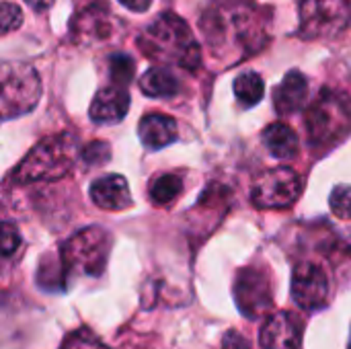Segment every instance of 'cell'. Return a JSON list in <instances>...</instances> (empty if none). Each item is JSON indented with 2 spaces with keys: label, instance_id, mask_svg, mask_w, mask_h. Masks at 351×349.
Here are the masks:
<instances>
[{
  "label": "cell",
  "instance_id": "obj_3",
  "mask_svg": "<svg viewBox=\"0 0 351 349\" xmlns=\"http://www.w3.org/2000/svg\"><path fill=\"white\" fill-rule=\"evenodd\" d=\"M78 156L76 138L70 134H56L43 138L33 150L23 158L14 171V181L35 183V181H53L68 175Z\"/></svg>",
  "mask_w": 351,
  "mask_h": 349
},
{
  "label": "cell",
  "instance_id": "obj_13",
  "mask_svg": "<svg viewBox=\"0 0 351 349\" xmlns=\"http://www.w3.org/2000/svg\"><path fill=\"white\" fill-rule=\"evenodd\" d=\"M90 197L93 202L111 212H119L132 206V193L128 187V181L121 175H103L90 185Z\"/></svg>",
  "mask_w": 351,
  "mask_h": 349
},
{
  "label": "cell",
  "instance_id": "obj_20",
  "mask_svg": "<svg viewBox=\"0 0 351 349\" xmlns=\"http://www.w3.org/2000/svg\"><path fill=\"white\" fill-rule=\"evenodd\" d=\"M234 95L241 101L243 107L257 105L265 95V82L257 72H243L234 80Z\"/></svg>",
  "mask_w": 351,
  "mask_h": 349
},
{
  "label": "cell",
  "instance_id": "obj_12",
  "mask_svg": "<svg viewBox=\"0 0 351 349\" xmlns=\"http://www.w3.org/2000/svg\"><path fill=\"white\" fill-rule=\"evenodd\" d=\"M130 95L121 86H105L101 88L90 103V119L95 123H115L128 115Z\"/></svg>",
  "mask_w": 351,
  "mask_h": 349
},
{
  "label": "cell",
  "instance_id": "obj_15",
  "mask_svg": "<svg viewBox=\"0 0 351 349\" xmlns=\"http://www.w3.org/2000/svg\"><path fill=\"white\" fill-rule=\"evenodd\" d=\"M140 140L150 150H160L177 140V121L162 113H148L138 125Z\"/></svg>",
  "mask_w": 351,
  "mask_h": 349
},
{
  "label": "cell",
  "instance_id": "obj_30",
  "mask_svg": "<svg viewBox=\"0 0 351 349\" xmlns=\"http://www.w3.org/2000/svg\"><path fill=\"white\" fill-rule=\"evenodd\" d=\"M29 6H33L35 10H45L53 4V0H25Z\"/></svg>",
  "mask_w": 351,
  "mask_h": 349
},
{
  "label": "cell",
  "instance_id": "obj_2",
  "mask_svg": "<svg viewBox=\"0 0 351 349\" xmlns=\"http://www.w3.org/2000/svg\"><path fill=\"white\" fill-rule=\"evenodd\" d=\"M142 53L154 62L173 64L185 70H195L202 62L199 45L183 19L165 12L152 21L138 37Z\"/></svg>",
  "mask_w": 351,
  "mask_h": 349
},
{
  "label": "cell",
  "instance_id": "obj_21",
  "mask_svg": "<svg viewBox=\"0 0 351 349\" xmlns=\"http://www.w3.org/2000/svg\"><path fill=\"white\" fill-rule=\"evenodd\" d=\"M181 191H183L181 177H177L173 173H165V175H160V177H156L152 181V185H150V200L156 206H167V204L175 202Z\"/></svg>",
  "mask_w": 351,
  "mask_h": 349
},
{
  "label": "cell",
  "instance_id": "obj_28",
  "mask_svg": "<svg viewBox=\"0 0 351 349\" xmlns=\"http://www.w3.org/2000/svg\"><path fill=\"white\" fill-rule=\"evenodd\" d=\"M220 349H251V346H249V341H247L243 335H239L237 331H228V333L224 335V339H222V348Z\"/></svg>",
  "mask_w": 351,
  "mask_h": 349
},
{
  "label": "cell",
  "instance_id": "obj_19",
  "mask_svg": "<svg viewBox=\"0 0 351 349\" xmlns=\"http://www.w3.org/2000/svg\"><path fill=\"white\" fill-rule=\"evenodd\" d=\"M66 265L60 255H43L37 267V286L45 292H62L66 288Z\"/></svg>",
  "mask_w": 351,
  "mask_h": 349
},
{
  "label": "cell",
  "instance_id": "obj_10",
  "mask_svg": "<svg viewBox=\"0 0 351 349\" xmlns=\"http://www.w3.org/2000/svg\"><path fill=\"white\" fill-rule=\"evenodd\" d=\"M329 296V282L325 272L315 263H302L292 274V298L304 311L325 306Z\"/></svg>",
  "mask_w": 351,
  "mask_h": 349
},
{
  "label": "cell",
  "instance_id": "obj_31",
  "mask_svg": "<svg viewBox=\"0 0 351 349\" xmlns=\"http://www.w3.org/2000/svg\"><path fill=\"white\" fill-rule=\"evenodd\" d=\"M350 349H351V339H350Z\"/></svg>",
  "mask_w": 351,
  "mask_h": 349
},
{
  "label": "cell",
  "instance_id": "obj_9",
  "mask_svg": "<svg viewBox=\"0 0 351 349\" xmlns=\"http://www.w3.org/2000/svg\"><path fill=\"white\" fill-rule=\"evenodd\" d=\"M234 296L241 313L247 319H259L261 315L271 311V284L263 272L257 267H245L237 276Z\"/></svg>",
  "mask_w": 351,
  "mask_h": 349
},
{
  "label": "cell",
  "instance_id": "obj_6",
  "mask_svg": "<svg viewBox=\"0 0 351 349\" xmlns=\"http://www.w3.org/2000/svg\"><path fill=\"white\" fill-rule=\"evenodd\" d=\"M111 253V234L101 226H88L70 237L60 257L68 272H80L84 276L97 278L105 272Z\"/></svg>",
  "mask_w": 351,
  "mask_h": 349
},
{
  "label": "cell",
  "instance_id": "obj_25",
  "mask_svg": "<svg viewBox=\"0 0 351 349\" xmlns=\"http://www.w3.org/2000/svg\"><path fill=\"white\" fill-rule=\"evenodd\" d=\"M62 349H109L105 344L99 341V337H95L88 329H78L74 333H70L64 341Z\"/></svg>",
  "mask_w": 351,
  "mask_h": 349
},
{
  "label": "cell",
  "instance_id": "obj_17",
  "mask_svg": "<svg viewBox=\"0 0 351 349\" xmlns=\"http://www.w3.org/2000/svg\"><path fill=\"white\" fill-rule=\"evenodd\" d=\"M263 144L271 152V156H276L280 160L294 158L298 154V146H300L296 132L290 125L282 123V121H276V123H271V125L265 128V132H263Z\"/></svg>",
  "mask_w": 351,
  "mask_h": 349
},
{
  "label": "cell",
  "instance_id": "obj_14",
  "mask_svg": "<svg viewBox=\"0 0 351 349\" xmlns=\"http://www.w3.org/2000/svg\"><path fill=\"white\" fill-rule=\"evenodd\" d=\"M308 97V80L298 70H292L284 76L282 84L276 88L274 105L280 115H292L300 111Z\"/></svg>",
  "mask_w": 351,
  "mask_h": 349
},
{
  "label": "cell",
  "instance_id": "obj_5",
  "mask_svg": "<svg viewBox=\"0 0 351 349\" xmlns=\"http://www.w3.org/2000/svg\"><path fill=\"white\" fill-rule=\"evenodd\" d=\"M41 97V80L25 62L0 64V119L29 113Z\"/></svg>",
  "mask_w": 351,
  "mask_h": 349
},
{
  "label": "cell",
  "instance_id": "obj_7",
  "mask_svg": "<svg viewBox=\"0 0 351 349\" xmlns=\"http://www.w3.org/2000/svg\"><path fill=\"white\" fill-rule=\"evenodd\" d=\"M298 35L304 39H329L341 35L351 23L348 0H302Z\"/></svg>",
  "mask_w": 351,
  "mask_h": 349
},
{
  "label": "cell",
  "instance_id": "obj_23",
  "mask_svg": "<svg viewBox=\"0 0 351 349\" xmlns=\"http://www.w3.org/2000/svg\"><path fill=\"white\" fill-rule=\"evenodd\" d=\"M80 158H82V163L88 165V167H101V165H105V163L111 158L109 144H107V142L95 140V142L86 144V146L80 150Z\"/></svg>",
  "mask_w": 351,
  "mask_h": 349
},
{
  "label": "cell",
  "instance_id": "obj_4",
  "mask_svg": "<svg viewBox=\"0 0 351 349\" xmlns=\"http://www.w3.org/2000/svg\"><path fill=\"white\" fill-rule=\"evenodd\" d=\"M351 128V99L341 91L323 88L306 111V130L315 146H329Z\"/></svg>",
  "mask_w": 351,
  "mask_h": 349
},
{
  "label": "cell",
  "instance_id": "obj_1",
  "mask_svg": "<svg viewBox=\"0 0 351 349\" xmlns=\"http://www.w3.org/2000/svg\"><path fill=\"white\" fill-rule=\"evenodd\" d=\"M265 27V16L245 2L222 4L202 19V29L210 43L239 47V56L257 53L267 43Z\"/></svg>",
  "mask_w": 351,
  "mask_h": 349
},
{
  "label": "cell",
  "instance_id": "obj_29",
  "mask_svg": "<svg viewBox=\"0 0 351 349\" xmlns=\"http://www.w3.org/2000/svg\"><path fill=\"white\" fill-rule=\"evenodd\" d=\"M125 8H130V10H136V12H144V10H148V6H150V2L152 0H119Z\"/></svg>",
  "mask_w": 351,
  "mask_h": 349
},
{
  "label": "cell",
  "instance_id": "obj_24",
  "mask_svg": "<svg viewBox=\"0 0 351 349\" xmlns=\"http://www.w3.org/2000/svg\"><path fill=\"white\" fill-rule=\"evenodd\" d=\"M329 206H331V212H333L337 218L350 220L351 218V187L350 185H339V187H335V189H333V193H331Z\"/></svg>",
  "mask_w": 351,
  "mask_h": 349
},
{
  "label": "cell",
  "instance_id": "obj_16",
  "mask_svg": "<svg viewBox=\"0 0 351 349\" xmlns=\"http://www.w3.org/2000/svg\"><path fill=\"white\" fill-rule=\"evenodd\" d=\"M72 31L74 35H78V39H107L113 31V21L107 12V8L99 6V4H90L86 6L72 23Z\"/></svg>",
  "mask_w": 351,
  "mask_h": 349
},
{
  "label": "cell",
  "instance_id": "obj_22",
  "mask_svg": "<svg viewBox=\"0 0 351 349\" xmlns=\"http://www.w3.org/2000/svg\"><path fill=\"white\" fill-rule=\"evenodd\" d=\"M134 62H132V58L130 56H125V53H117V56H113L111 58V78H113V82H115V86H125V84H130L132 82V78H134Z\"/></svg>",
  "mask_w": 351,
  "mask_h": 349
},
{
  "label": "cell",
  "instance_id": "obj_26",
  "mask_svg": "<svg viewBox=\"0 0 351 349\" xmlns=\"http://www.w3.org/2000/svg\"><path fill=\"white\" fill-rule=\"evenodd\" d=\"M23 23V10L12 2H0V35L19 29Z\"/></svg>",
  "mask_w": 351,
  "mask_h": 349
},
{
  "label": "cell",
  "instance_id": "obj_18",
  "mask_svg": "<svg viewBox=\"0 0 351 349\" xmlns=\"http://www.w3.org/2000/svg\"><path fill=\"white\" fill-rule=\"evenodd\" d=\"M140 88L144 95L154 97V99H165V97H175L181 88V82L169 68H150L144 72L140 78Z\"/></svg>",
  "mask_w": 351,
  "mask_h": 349
},
{
  "label": "cell",
  "instance_id": "obj_8",
  "mask_svg": "<svg viewBox=\"0 0 351 349\" xmlns=\"http://www.w3.org/2000/svg\"><path fill=\"white\" fill-rule=\"evenodd\" d=\"M302 193V179L290 167L265 171L253 185V204L261 210L290 208Z\"/></svg>",
  "mask_w": 351,
  "mask_h": 349
},
{
  "label": "cell",
  "instance_id": "obj_27",
  "mask_svg": "<svg viewBox=\"0 0 351 349\" xmlns=\"http://www.w3.org/2000/svg\"><path fill=\"white\" fill-rule=\"evenodd\" d=\"M21 245V234L12 222H0V255L10 257Z\"/></svg>",
  "mask_w": 351,
  "mask_h": 349
},
{
  "label": "cell",
  "instance_id": "obj_11",
  "mask_svg": "<svg viewBox=\"0 0 351 349\" xmlns=\"http://www.w3.org/2000/svg\"><path fill=\"white\" fill-rule=\"evenodd\" d=\"M263 349H298L302 344V323L292 313L271 315L259 335Z\"/></svg>",
  "mask_w": 351,
  "mask_h": 349
}]
</instances>
